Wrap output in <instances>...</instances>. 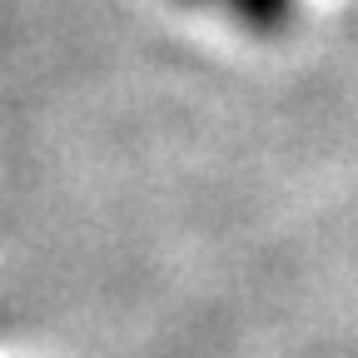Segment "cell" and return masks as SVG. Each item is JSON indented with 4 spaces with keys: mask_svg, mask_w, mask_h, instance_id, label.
Listing matches in <instances>:
<instances>
[{
    "mask_svg": "<svg viewBox=\"0 0 358 358\" xmlns=\"http://www.w3.org/2000/svg\"><path fill=\"white\" fill-rule=\"evenodd\" d=\"M194 6H209V10L229 15V20L249 25V30H274V25L289 20L294 0H194Z\"/></svg>",
    "mask_w": 358,
    "mask_h": 358,
    "instance_id": "cell-1",
    "label": "cell"
}]
</instances>
